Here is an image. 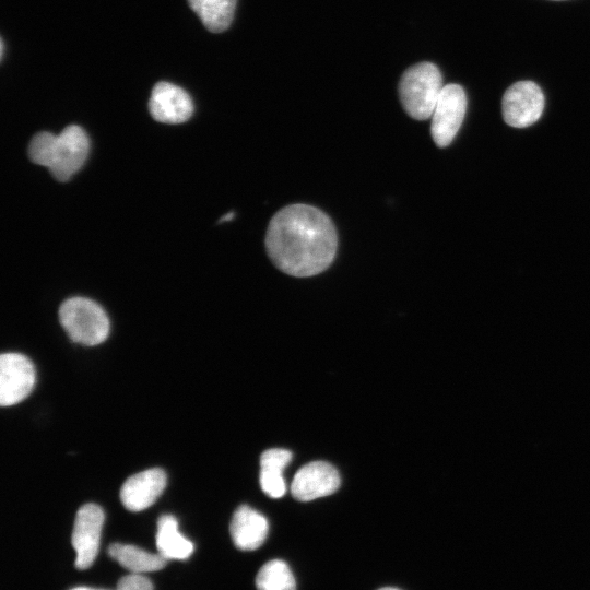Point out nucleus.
Listing matches in <instances>:
<instances>
[{
  "label": "nucleus",
  "mask_w": 590,
  "mask_h": 590,
  "mask_svg": "<svg viewBox=\"0 0 590 590\" xmlns=\"http://www.w3.org/2000/svg\"><path fill=\"white\" fill-rule=\"evenodd\" d=\"M166 473L160 468L138 472L126 480L120 489V500L130 511H141L152 506L166 486Z\"/></svg>",
  "instance_id": "9b49d317"
},
{
  "label": "nucleus",
  "mask_w": 590,
  "mask_h": 590,
  "mask_svg": "<svg viewBox=\"0 0 590 590\" xmlns=\"http://www.w3.org/2000/svg\"><path fill=\"white\" fill-rule=\"evenodd\" d=\"M108 554L131 573L155 571L166 564V559L158 553H149L130 544L114 543L108 547Z\"/></svg>",
  "instance_id": "4468645a"
},
{
  "label": "nucleus",
  "mask_w": 590,
  "mask_h": 590,
  "mask_svg": "<svg viewBox=\"0 0 590 590\" xmlns=\"http://www.w3.org/2000/svg\"><path fill=\"white\" fill-rule=\"evenodd\" d=\"M151 116L163 123H181L193 113V104L189 94L169 82L154 85L149 101Z\"/></svg>",
  "instance_id": "9d476101"
},
{
  "label": "nucleus",
  "mask_w": 590,
  "mask_h": 590,
  "mask_svg": "<svg viewBox=\"0 0 590 590\" xmlns=\"http://www.w3.org/2000/svg\"><path fill=\"white\" fill-rule=\"evenodd\" d=\"M88 150L85 131L71 125L57 135L47 131L35 134L28 145V156L35 164L47 167L58 181H67L84 165Z\"/></svg>",
  "instance_id": "f03ea898"
},
{
  "label": "nucleus",
  "mask_w": 590,
  "mask_h": 590,
  "mask_svg": "<svg viewBox=\"0 0 590 590\" xmlns=\"http://www.w3.org/2000/svg\"><path fill=\"white\" fill-rule=\"evenodd\" d=\"M544 109V95L533 81L510 85L502 101L503 118L508 126L526 128L536 122Z\"/></svg>",
  "instance_id": "423d86ee"
},
{
  "label": "nucleus",
  "mask_w": 590,
  "mask_h": 590,
  "mask_svg": "<svg viewBox=\"0 0 590 590\" xmlns=\"http://www.w3.org/2000/svg\"><path fill=\"white\" fill-rule=\"evenodd\" d=\"M70 590H101V589H93V588H87V587H76V588H72Z\"/></svg>",
  "instance_id": "412c9836"
},
{
  "label": "nucleus",
  "mask_w": 590,
  "mask_h": 590,
  "mask_svg": "<svg viewBox=\"0 0 590 590\" xmlns=\"http://www.w3.org/2000/svg\"><path fill=\"white\" fill-rule=\"evenodd\" d=\"M379 590H399V589L386 587V588H381V589H379Z\"/></svg>",
  "instance_id": "4be33fe9"
},
{
  "label": "nucleus",
  "mask_w": 590,
  "mask_h": 590,
  "mask_svg": "<svg viewBox=\"0 0 590 590\" xmlns=\"http://www.w3.org/2000/svg\"><path fill=\"white\" fill-rule=\"evenodd\" d=\"M341 480L338 470L324 461H314L302 467L295 474L291 493L300 502H309L334 493Z\"/></svg>",
  "instance_id": "1a4fd4ad"
},
{
  "label": "nucleus",
  "mask_w": 590,
  "mask_h": 590,
  "mask_svg": "<svg viewBox=\"0 0 590 590\" xmlns=\"http://www.w3.org/2000/svg\"><path fill=\"white\" fill-rule=\"evenodd\" d=\"M59 320L68 337L82 345H97L109 333V319L105 310L90 298L66 299L59 308Z\"/></svg>",
  "instance_id": "20e7f679"
},
{
  "label": "nucleus",
  "mask_w": 590,
  "mask_h": 590,
  "mask_svg": "<svg viewBox=\"0 0 590 590\" xmlns=\"http://www.w3.org/2000/svg\"><path fill=\"white\" fill-rule=\"evenodd\" d=\"M467 110V96L459 84L442 87L432 115L430 133L439 148L448 146L457 135Z\"/></svg>",
  "instance_id": "39448f33"
},
{
  "label": "nucleus",
  "mask_w": 590,
  "mask_h": 590,
  "mask_svg": "<svg viewBox=\"0 0 590 590\" xmlns=\"http://www.w3.org/2000/svg\"><path fill=\"white\" fill-rule=\"evenodd\" d=\"M551 1H564V0H551Z\"/></svg>",
  "instance_id": "5701e85b"
},
{
  "label": "nucleus",
  "mask_w": 590,
  "mask_h": 590,
  "mask_svg": "<svg viewBox=\"0 0 590 590\" xmlns=\"http://www.w3.org/2000/svg\"><path fill=\"white\" fill-rule=\"evenodd\" d=\"M117 590H154V588L149 578L139 573H131L118 580Z\"/></svg>",
  "instance_id": "6ab92c4d"
},
{
  "label": "nucleus",
  "mask_w": 590,
  "mask_h": 590,
  "mask_svg": "<svg viewBox=\"0 0 590 590\" xmlns=\"http://www.w3.org/2000/svg\"><path fill=\"white\" fill-rule=\"evenodd\" d=\"M292 459V452L283 448H272L262 452L260 467L283 471Z\"/></svg>",
  "instance_id": "a211bd4d"
},
{
  "label": "nucleus",
  "mask_w": 590,
  "mask_h": 590,
  "mask_svg": "<svg viewBox=\"0 0 590 590\" xmlns=\"http://www.w3.org/2000/svg\"><path fill=\"white\" fill-rule=\"evenodd\" d=\"M338 234L331 219L308 204H291L271 219L266 249L272 263L297 278L321 273L332 263Z\"/></svg>",
  "instance_id": "f257e3e1"
},
{
  "label": "nucleus",
  "mask_w": 590,
  "mask_h": 590,
  "mask_svg": "<svg viewBox=\"0 0 590 590\" xmlns=\"http://www.w3.org/2000/svg\"><path fill=\"white\" fill-rule=\"evenodd\" d=\"M156 547L158 554L167 559H186L193 552V543L178 529L173 515H163L157 521Z\"/></svg>",
  "instance_id": "ddd939ff"
},
{
  "label": "nucleus",
  "mask_w": 590,
  "mask_h": 590,
  "mask_svg": "<svg viewBox=\"0 0 590 590\" xmlns=\"http://www.w3.org/2000/svg\"><path fill=\"white\" fill-rule=\"evenodd\" d=\"M257 590H296L294 576L281 559L266 563L256 576Z\"/></svg>",
  "instance_id": "dca6fc26"
},
{
  "label": "nucleus",
  "mask_w": 590,
  "mask_h": 590,
  "mask_svg": "<svg viewBox=\"0 0 590 590\" xmlns=\"http://www.w3.org/2000/svg\"><path fill=\"white\" fill-rule=\"evenodd\" d=\"M269 531L268 520L249 506L243 505L233 515L229 532L236 547L253 551L260 547Z\"/></svg>",
  "instance_id": "f8f14e48"
},
{
  "label": "nucleus",
  "mask_w": 590,
  "mask_h": 590,
  "mask_svg": "<svg viewBox=\"0 0 590 590\" xmlns=\"http://www.w3.org/2000/svg\"><path fill=\"white\" fill-rule=\"evenodd\" d=\"M104 511L95 504L83 505L76 512L72 531V546L76 553L75 567L86 569L94 563L101 542Z\"/></svg>",
  "instance_id": "0eeeda50"
},
{
  "label": "nucleus",
  "mask_w": 590,
  "mask_h": 590,
  "mask_svg": "<svg viewBox=\"0 0 590 590\" xmlns=\"http://www.w3.org/2000/svg\"><path fill=\"white\" fill-rule=\"evenodd\" d=\"M259 481L262 491L272 498H280L286 492L283 471L261 468Z\"/></svg>",
  "instance_id": "f3484780"
},
{
  "label": "nucleus",
  "mask_w": 590,
  "mask_h": 590,
  "mask_svg": "<svg viewBox=\"0 0 590 590\" xmlns=\"http://www.w3.org/2000/svg\"><path fill=\"white\" fill-rule=\"evenodd\" d=\"M442 76L432 62L416 63L402 74L399 97L406 114L416 120L432 117L442 90Z\"/></svg>",
  "instance_id": "7ed1b4c3"
},
{
  "label": "nucleus",
  "mask_w": 590,
  "mask_h": 590,
  "mask_svg": "<svg viewBox=\"0 0 590 590\" xmlns=\"http://www.w3.org/2000/svg\"><path fill=\"white\" fill-rule=\"evenodd\" d=\"M234 216V213L233 212H229L228 214H225L224 216H222L219 222L222 223V222H225V221H229L232 220Z\"/></svg>",
  "instance_id": "aec40b11"
},
{
  "label": "nucleus",
  "mask_w": 590,
  "mask_h": 590,
  "mask_svg": "<svg viewBox=\"0 0 590 590\" xmlns=\"http://www.w3.org/2000/svg\"><path fill=\"white\" fill-rule=\"evenodd\" d=\"M36 381L31 359L20 353H3L0 357V404L14 405L30 396Z\"/></svg>",
  "instance_id": "6e6552de"
},
{
  "label": "nucleus",
  "mask_w": 590,
  "mask_h": 590,
  "mask_svg": "<svg viewBox=\"0 0 590 590\" xmlns=\"http://www.w3.org/2000/svg\"><path fill=\"white\" fill-rule=\"evenodd\" d=\"M191 10L213 33L225 31L232 23L236 0H188Z\"/></svg>",
  "instance_id": "2eb2a0df"
}]
</instances>
